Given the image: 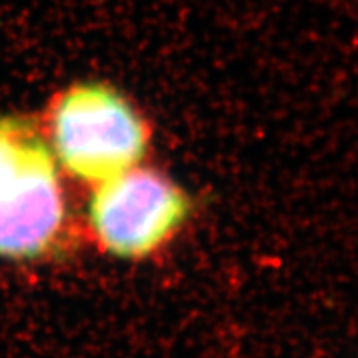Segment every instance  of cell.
<instances>
[{"mask_svg":"<svg viewBox=\"0 0 358 358\" xmlns=\"http://www.w3.org/2000/svg\"><path fill=\"white\" fill-rule=\"evenodd\" d=\"M64 224V194L50 146L29 120L0 116V257L43 256Z\"/></svg>","mask_w":358,"mask_h":358,"instance_id":"cell-1","label":"cell"},{"mask_svg":"<svg viewBox=\"0 0 358 358\" xmlns=\"http://www.w3.org/2000/svg\"><path fill=\"white\" fill-rule=\"evenodd\" d=\"M52 141L58 159L71 174L100 185L140 163L148 133L122 96L100 85H83L57 101Z\"/></svg>","mask_w":358,"mask_h":358,"instance_id":"cell-2","label":"cell"},{"mask_svg":"<svg viewBox=\"0 0 358 358\" xmlns=\"http://www.w3.org/2000/svg\"><path fill=\"white\" fill-rule=\"evenodd\" d=\"M98 186L90 201V224L103 248L115 256H146L189 213L182 191L153 171L129 169Z\"/></svg>","mask_w":358,"mask_h":358,"instance_id":"cell-3","label":"cell"}]
</instances>
